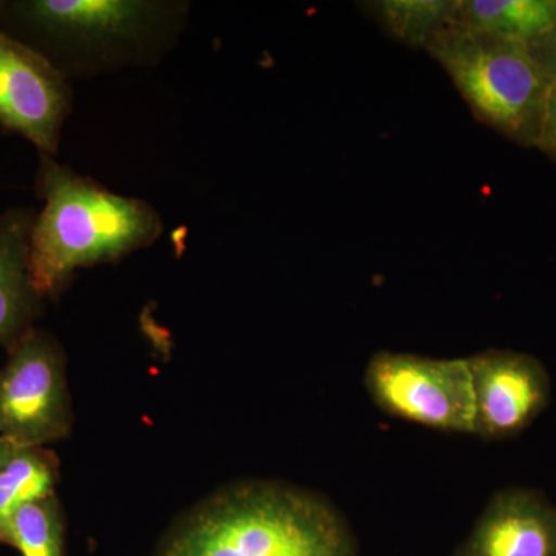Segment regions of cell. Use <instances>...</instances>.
<instances>
[{
  "label": "cell",
  "instance_id": "obj_1",
  "mask_svg": "<svg viewBox=\"0 0 556 556\" xmlns=\"http://www.w3.org/2000/svg\"><path fill=\"white\" fill-rule=\"evenodd\" d=\"M188 0H13L0 30L39 51L73 83L160 65L185 36Z\"/></svg>",
  "mask_w": 556,
  "mask_h": 556
},
{
  "label": "cell",
  "instance_id": "obj_2",
  "mask_svg": "<svg viewBox=\"0 0 556 556\" xmlns=\"http://www.w3.org/2000/svg\"><path fill=\"white\" fill-rule=\"evenodd\" d=\"M36 193L43 201L30 236L36 292L56 299L79 269L116 263L163 236L152 204L119 195L54 156L39 155Z\"/></svg>",
  "mask_w": 556,
  "mask_h": 556
},
{
  "label": "cell",
  "instance_id": "obj_3",
  "mask_svg": "<svg viewBox=\"0 0 556 556\" xmlns=\"http://www.w3.org/2000/svg\"><path fill=\"white\" fill-rule=\"evenodd\" d=\"M156 556H358L345 521L321 497L276 482L212 496L182 519Z\"/></svg>",
  "mask_w": 556,
  "mask_h": 556
},
{
  "label": "cell",
  "instance_id": "obj_4",
  "mask_svg": "<svg viewBox=\"0 0 556 556\" xmlns=\"http://www.w3.org/2000/svg\"><path fill=\"white\" fill-rule=\"evenodd\" d=\"M428 53L485 126L536 148L552 80L529 46L453 27Z\"/></svg>",
  "mask_w": 556,
  "mask_h": 556
},
{
  "label": "cell",
  "instance_id": "obj_5",
  "mask_svg": "<svg viewBox=\"0 0 556 556\" xmlns=\"http://www.w3.org/2000/svg\"><path fill=\"white\" fill-rule=\"evenodd\" d=\"M365 386L387 415L431 430L473 434V379L467 357L380 351L369 358Z\"/></svg>",
  "mask_w": 556,
  "mask_h": 556
},
{
  "label": "cell",
  "instance_id": "obj_6",
  "mask_svg": "<svg viewBox=\"0 0 556 556\" xmlns=\"http://www.w3.org/2000/svg\"><path fill=\"white\" fill-rule=\"evenodd\" d=\"M9 351L0 369V439L17 448H46L67 438L73 415L60 342L31 328Z\"/></svg>",
  "mask_w": 556,
  "mask_h": 556
},
{
  "label": "cell",
  "instance_id": "obj_7",
  "mask_svg": "<svg viewBox=\"0 0 556 556\" xmlns=\"http://www.w3.org/2000/svg\"><path fill=\"white\" fill-rule=\"evenodd\" d=\"M72 83L39 51L0 30V127L56 159L73 112Z\"/></svg>",
  "mask_w": 556,
  "mask_h": 556
},
{
  "label": "cell",
  "instance_id": "obj_8",
  "mask_svg": "<svg viewBox=\"0 0 556 556\" xmlns=\"http://www.w3.org/2000/svg\"><path fill=\"white\" fill-rule=\"evenodd\" d=\"M467 361L473 379L475 437H515L547 407L551 378L536 357L486 350Z\"/></svg>",
  "mask_w": 556,
  "mask_h": 556
},
{
  "label": "cell",
  "instance_id": "obj_9",
  "mask_svg": "<svg viewBox=\"0 0 556 556\" xmlns=\"http://www.w3.org/2000/svg\"><path fill=\"white\" fill-rule=\"evenodd\" d=\"M457 556H556V507L532 490H503Z\"/></svg>",
  "mask_w": 556,
  "mask_h": 556
},
{
  "label": "cell",
  "instance_id": "obj_10",
  "mask_svg": "<svg viewBox=\"0 0 556 556\" xmlns=\"http://www.w3.org/2000/svg\"><path fill=\"white\" fill-rule=\"evenodd\" d=\"M36 212L11 207L0 214V345H14L33 328L43 299L30 276V236Z\"/></svg>",
  "mask_w": 556,
  "mask_h": 556
},
{
  "label": "cell",
  "instance_id": "obj_11",
  "mask_svg": "<svg viewBox=\"0 0 556 556\" xmlns=\"http://www.w3.org/2000/svg\"><path fill=\"white\" fill-rule=\"evenodd\" d=\"M556 24V0H456V27L532 46Z\"/></svg>",
  "mask_w": 556,
  "mask_h": 556
},
{
  "label": "cell",
  "instance_id": "obj_12",
  "mask_svg": "<svg viewBox=\"0 0 556 556\" xmlns=\"http://www.w3.org/2000/svg\"><path fill=\"white\" fill-rule=\"evenodd\" d=\"M60 479V463L46 448H16L0 468V544L14 514L33 501L54 495Z\"/></svg>",
  "mask_w": 556,
  "mask_h": 556
},
{
  "label": "cell",
  "instance_id": "obj_13",
  "mask_svg": "<svg viewBox=\"0 0 556 556\" xmlns=\"http://www.w3.org/2000/svg\"><path fill=\"white\" fill-rule=\"evenodd\" d=\"M399 42L426 49L455 27L456 0H379L362 3Z\"/></svg>",
  "mask_w": 556,
  "mask_h": 556
},
{
  "label": "cell",
  "instance_id": "obj_14",
  "mask_svg": "<svg viewBox=\"0 0 556 556\" xmlns=\"http://www.w3.org/2000/svg\"><path fill=\"white\" fill-rule=\"evenodd\" d=\"M5 544L22 556H65L64 519L56 495L21 507L11 519Z\"/></svg>",
  "mask_w": 556,
  "mask_h": 556
},
{
  "label": "cell",
  "instance_id": "obj_15",
  "mask_svg": "<svg viewBox=\"0 0 556 556\" xmlns=\"http://www.w3.org/2000/svg\"><path fill=\"white\" fill-rule=\"evenodd\" d=\"M536 148L543 150L552 159H556V79L552 83L551 90H548L546 110H544Z\"/></svg>",
  "mask_w": 556,
  "mask_h": 556
},
{
  "label": "cell",
  "instance_id": "obj_16",
  "mask_svg": "<svg viewBox=\"0 0 556 556\" xmlns=\"http://www.w3.org/2000/svg\"><path fill=\"white\" fill-rule=\"evenodd\" d=\"M533 56L552 80L556 79V24L547 35L530 46Z\"/></svg>",
  "mask_w": 556,
  "mask_h": 556
},
{
  "label": "cell",
  "instance_id": "obj_17",
  "mask_svg": "<svg viewBox=\"0 0 556 556\" xmlns=\"http://www.w3.org/2000/svg\"><path fill=\"white\" fill-rule=\"evenodd\" d=\"M16 448L17 447H14V445L9 444V442L0 439V468L5 466L7 460L13 456V453L16 452Z\"/></svg>",
  "mask_w": 556,
  "mask_h": 556
}]
</instances>
